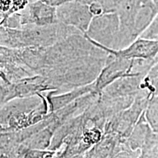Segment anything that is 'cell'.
Instances as JSON below:
<instances>
[{
  "label": "cell",
  "mask_w": 158,
  "mask_h": 158,
  "mask_svg": "<svg viewBox=\"0 0 158 158\" xmlns=\"http://www.w3.org/2000/svg\"><path fill=\"white\" fill-rule=\"evenodd\" d=\"M158 12L155 0H128L118 12L120 29L114 48L127 47L141 37L153 21Z\"/></svg>",
  "instance_id": "6da1fadb"
},
{
  "label": "cell",
  "mask_w": 158,
  "mask_h": 158,
  "mask_svg": "<svg viewBox=\"0 0 158 158\" xmlns=\"http://www.w3.org/2000/svg\"><path fill=\"white\" fill-rule=\"evenodd\" d=\"M119 29L118 13H104L93 17L89 29L84 33V37L105 47L114 48V43L116 44Z\"/></svg>",
  "instance_id": "7a4b0ae2"
},
{
  "label": "cell",
  "mask_w": 158,
  "mask_h": 158,
  "mask_svg": "<svg viewBox=\"0 0 158 158\" xmlns=\"http://www.w3.org/2000/svg\"><path fill=\"white\" fill-rule=\"evenodd\" d=\"M89 42L98 48L112 54L116 58L127 60L154 61L158 55V39H150L139 37L125 48L114 50L99 44L90 38L86 37Z\"/></svg>",
  "instance_id": "3957f363"
},
{
  "label": "cell",
  "mask_w": 158,
  "mask_h": 158,
  "mask_svg": "<svg viewBox=\"0 0 158 158\" xmlns=\"http://www.w3.org/2000/svg\"><path fill=\"white\" fill-rule=\"evenodd\" d=\"M56 15L58 21L84 33L87 31L94 17L84 0H74L57 6Z\"/></svg>",
  "instance_id": "277c9868"
},
{
  "label": "cell",
  "mask_w": 158,
  "mask_h": 158,
  "mask_svg": "<svg viewBox=\"0 0 158 158\" xmlns=\"http://www.w3.org/2000/svg\"><path fill=\"white\" fill-rule=\"evenodd\" d=\"M57 21L56 7L39 0L29 5L28 14L23 18L22 23H32L37 27H48Z\"/></svg>",
  "instance_id": "5b68a950"
},
{
  "label": "cell",
  "mask_w": 158,
  "mask_h": 158,
  "mask_svg": "<svg viewBox=\"0 0 158 158\" xmlns=\"http://www.w3.org/2000/svg\"><path fill=\"white\" fill-rule=\"evenodd\" d=\"M84 2H96L102 7L104 13H118L128 0H84Z\"/></svg>",
  "instance_id": "8992f818"
},
{
  "label": "cell",
  "mask_w": 158,
  "mask_h": 158,
  "mask_svg": "<svg viewBox=\"0 0 158 158\" xmlns=\"http://www.w3.org/2000/svg\"><path fill=\"white\" fill-rule=\"evenodd\" d=\"M147 111V119L155 133H158V95L153 98Z\"/></svg>",
  "instance_id": "52a82bcc"
},
{
  "label": "cell",
  "mask_w": 158,
  "mask_h": 158,
  "mask_svg": "<svg viewBox=\"0 0 158 158\" xmlns=\"http://www.w3.org/2000/svg\"><path fill=\"white\" fill-rule=\"evenodd\" d=\"M141 37L145 38L158 39V12L152 22Z\"/></svg>",
  "instance_id": "ba28073f"
},
{
  "label": "cell",
  "mask_w": 158,
  "mask_h": 158,
  "mask_svg": "<svg viewBox=\"0 0 158 158\" xmlns=\"http://www.w3.org/2000/svg\"><path fill=\"white\" fill-rule=\"evenodd\" d=\"M43 1L49 4V5L55 6V7H57V6L62 5V4L68 2L74 1V0H43Z\"/></svg>",
  "instance_id": "9c48e42d"
}]
</instances>
